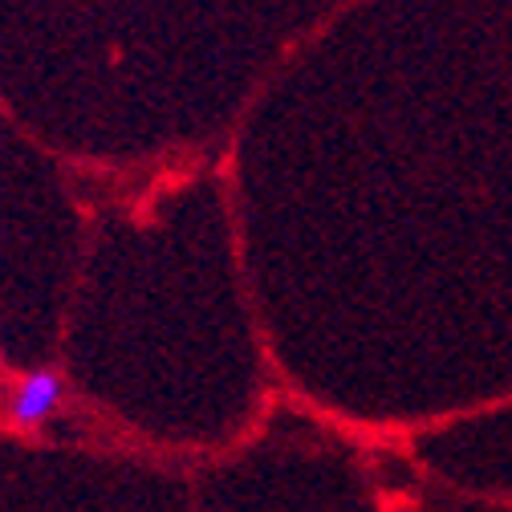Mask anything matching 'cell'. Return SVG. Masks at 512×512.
<instances>
[{"instance_id":"1","label":"cell","mask_w":512,"mask_h":512,"mask_svg":"<svg viewBox=\"0 0 512 512\" xmlns=\"http://www.w3.org/2000/svg\"><path fill=\"white\" fill-rule=\"evenodd\" d=\"M61 395H66V387H61V378L53 370H29L17 378V387L9 391V423L21 427V431H37L41 423H49L61 407Z\"/></svg>"}]
</instances>
